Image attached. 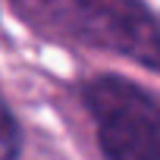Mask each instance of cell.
<instances>
[{"label": "cell", "instance_id": "obj_1", "mask_svg": "<svg viewBox=\"0 0 160 160\" xmlns=\"http://www.w3.org/2000/svg\"><path fill=\"white\" fill-rule=\"evenodd\" d=\"M13 7L50 38L122 53L160 72V19L144 0H13Z\"/></svg>", "mask_w": 160, "mask_h": 160}, {"label": "cell", "instance_id": "obj_2", "mask_svg": "<svg viewBox=\"0 0 160 160\" xmlns=\"http://www.w3.org/2000/svg\"><path fill=\"white\" fill-rule=\"evenodd\" d=\"M107 160H160V94L122 75H98L82 88Z\"/></svg>", "mask_w": 160, "mask_h": 160}, {"label": "cell", "instance_id": "obj_3", "mask_svg": "<svg viewBox=\"0 0 160 160\" xmlns=\"http://www.w3.org/2000/svg\"><path fill=\"white\" fill-rule=\"evenodd\" d=\"M16 157H19V126L10 107L0 101V160H16Z\"/></svg>", "mask_w": 160, "mask_h": 160}]
</instances>
